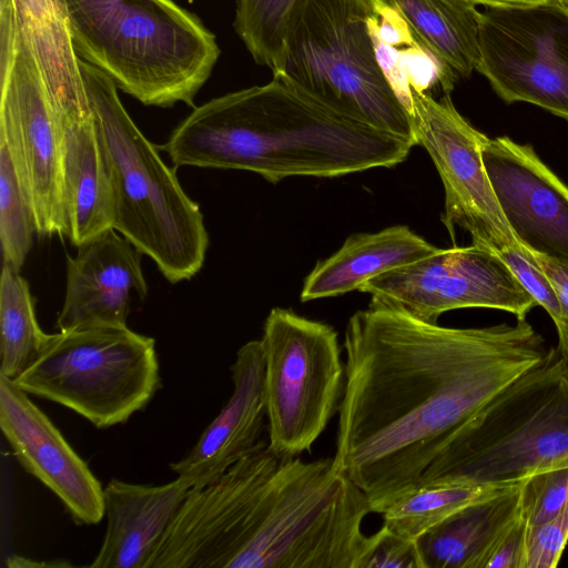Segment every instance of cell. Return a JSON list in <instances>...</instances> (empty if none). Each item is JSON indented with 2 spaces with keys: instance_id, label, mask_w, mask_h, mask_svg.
<instances>
[{
  "instance_id": "obj_1",
  "label": "cell",
  "mask_w": 568,
  "mask_h": 568,
  "mask_svg": "<svg viewBox=\"0 0 568 568\" xmlns=\"http://www.w3.org/2000/svg\"><path fill=\"white\" fill-rule=\"evenodd\" d=\"M343 346L334 460L377 514L550 349L526 318L455 328L372 302L348 320Z\"/></svg>"
},
{
  "instance_id": "obj_2",
  "label": "cell",
  "mask_w": 568,
  "mask_h": 568,
  "mask_svg": "<svg viewBox=\"0 0 568 568\" xmlns=\"http://www.w3.org/2000/svg\"><path fill=\"white\" fill-rule=\"evenodd\" d=\"M369 513L334 457H283L263 440L187 491L149 568H355Z\"/></svg>"
},
{
  "instance_id": "obj_3",
  "label": "cell",
  "mask_w": 568,
  "mask_h": 568,
  "mask_svg": "<svg viewBox=\"0 0 568 568\" xmlns=\"http://www.w3.org/2000/svg\"><path fill=\"white\" fill-rule=\"evenodd\" d=\"M416 143L336 112L277 75L214 98L159 149L174 166L244 170L272 183L335 178L406 160Z\"/></svg>"
},
{
  "instance_id": "obj_4",
  "label": "cell",
  "mask_w": 568,
  "mask_h": 568,
  "mask_svg": "<svg viewBox=\"0 0 568 568\" xmlns=\"http://www.w3.org/2000/svg\"><path fill=\"white\" fill-rule=\"evenodd\" d=\"M112 195V227L149 256L170 283L203 266L209 234L200 206L181 186L175 169L133 122L114 82L80 59Z\"/></svg>"
},
{
  "instance_id": "obj_5",
  "label": "cell",
  "mask_w": 568,
  "mask_h": 568,
  "mask_svg": "<svg viewBox=\"0 0 568 568\" xmlns=\"http://www.w3.org/2000/svg\"><path fill=\"white\" fill-rule=\"evenodd\" d=\"M65 3L79 59L145 105H194L221 53L195 14L173 0Z\"/></svg>"
},
{
  "instance_id": "obj_6",
  "label": "cell",
  "mask_w": 568,
  "mask_h": 568,
  "mask_svg": "<svg viewBox=\"0 0 568 568\" xmlns=\"http://www.w3.org/2000/svg\"><path fill=\"white\" fill-rule=\"evenodd\" d=\"M568 465V359L547 356L496 394L442 450L416 486H508Z\"/></svg>"
},
{
  "instance_id": "obj_7",
  "label": "cell",
  "mask_w": 568,
  "mask_h": 568,
  "mask_svg": "<svg viewBox=\"0 0 568 568\" xmlns=\"http://www.w3.org/2000/svg\"><path fill=\"white\" fill-rule=\"evenodd\" d=\"M372 10V0H296L273 75L336 112L416 143L413 116L378 63Z\"/></svg>"
},
{
  "instance_id": "obj_8",
  "label": "cell",
  "mask_w": 568,
  "mask_h": 568,
  "mask_svg": "<svg viewBox=\"0 0 568 568\" xmlns=\"http://www.w3.org/2000/svg\"><path fill=\"white\" fill-rule=\"evenodd\" d=\"M13 382L108 428L142 410L160 388L155 341L126 325L59 331Z\"/></svg>"
},
{
  "instance_id": "obj_9",
  "label": "cell",
  "mask_w": 568,
  "mask_h": 568,
  "mask_svg": "<svg viewBox=\"0 0 568 568\" xmlns=\"http://www.w3.org/2000/svg\"><path fill=\"white\" fill-rule=\"evenodd\" d=\"M268 447L297 457L338 413L345 362L336 331L328 324L274 307L260 338Z\"/></svg>"
},
{
  "instance_id": "obj_10",
  "label": "cell",
  "mask_w": 568,
  "mask_h": 568,
  "mask_svg": "<svg viewBox=\"0 0 568 568\" xmlns=\"http://www.w3.org/2000/svg\"><path fill=\"white\" fill-rule=\"evenodd\" d=\"M0 143L31 204L37 234H67L59 125L10 0L0 1Z\"/></svg>"
},
{
  "instance_id": "obj_11",
  "label": "cell",
  "mask_w": 568,
  "mask_h": 568,
  "mask_svg": "<svg viewBox=\"0 0 568 568\" xmlns=\"http://www.w3.org/2000/svg\"><path fill=\"white\" fill-rule=\"evenodd\" d=\"M477 70L506 103L537 105L568 122V6L485 7Z\"/></svg>"
},
{
  "instance_id": "obj_12",
  "label": "cell",
  "mask_w": 568,
  "mask_h": 568,
  "mask_svg": "<svg viewBox=\"0 0 568 568\" xmlns=\"http://www.w3.org/2000/svg\"><path fill=\"white\" fill-rule=\"evenodd\" d=\"M358 291L371 294L372 303L428 323H437L445 312L469 307L501 310L521 320L537 306L501 257L475 244L438 248L365 282Z\"/></svg>"
},
{
  "instance_id": "obj_13",
  "label": "cell",
  "mask_w": 568,
  "mask_h": 568,
  "mask_svg": "<svg viewBox=\"0 0 568 568\" xmlns=\"http://www.w3.org/2000/svg\"><path fill=\"white\" fill-rule=\"evenodd\" d=\"M416 144L433 160L445 191L442 222L454 240L455 229L468 232L473 244L498 256L519 245L499 206L483 158L487 135L455 108L450 95L439 100L410 88Z\"/></svg>"
},
{
  "instance_id": "obj_14",
  "label": "cell",
  "mask_w": 568,
  "mask_h": 568,
  "mask_svg": "<svg viewBox=\"0 0 568 568\" xmlns=\"http://www.w3.org/2000/svg\"><path fill=\"white\" fill-rule=\"evenodd\" d=\"M490 184L517 242L568 266V185L529 144L507 135L481 146Z\"/></svg>"
},
{
  "instance_id": "obj_15",
  "label": "cell",
  "mask_w": 568,
  "mask_h": 568,
  "mask_svg": "<svg viewBox=\"0 0 568 568\" xmlns=\"http://www.w3.org/2000/svg\"><path fill=\"white\" fill-rule=\"evenodd\" d=\"M0 427L14 457L48 487L78 524L104 516L103 487L50 418L16 385L0 375Z\"/></svg>"
},
{
  "instance_id": "obj_16",
  "label": "cell",
  "mask_w": 568,
  "mask_h": 568,
  "mask_svg": "<svg viewBox=\"0 0 568 568\" xmlns=\"http://www.w3.org/2000/svg\"><path fill=\"white\" fill-rule=\"evenodd\" d=\"M114 229H108L67 255L64 302L59 331L97 325H126L132 295L143 300L148 285L142 253Z\"/></svg>"
},
{
  "instance_id": "obj_17",
  "label": "cell",
  "mask_w": 568,
  "mask_h": 568,
  "mask_svg": "<svg viewBox=\"0 0 568 568\" xmlns=\"http://www.w3.org/2000/svg\"><path fill=\"white\" fill-rule=\"evenodd\" d=\"M233 393L192 449L171 469L191 488L222 476L264 439L267 426L260 339L242 345L231 366Z\"/></svg>"
},
{
  "instance_id": "obj_18",
  "label": "cell",
  "mask_w": 568,
  "mask_h": 568,
  "mask_svg": "<svg viewBox=\"0 0 568 568\" xmlns=\"http://www.w3.org/2000/svg\"><path fill=\"white\" fill-rule=\"evenodd\" d=\"M190 486L180 477L164 485L111 479L103 488L106 529L91 568H149Z\"/></svg>"
},
{
  "instance_id": "obj_19",
  "label": "cell",
  "mask_w": 568,
  "mask_h": 568,
  "mask_svg": "<svg viewBox=\"0 0 568 568\" xmlns=\"http://www.w3.org/2000/svg\"><path fill=\"white\" fill-rule=\"evenodd\" d=\"M57 122L62 152L65 235L78 247L112 227L111 187L92 113Z\"/></svg>"
},
{
  "instance_id": "obj_20",
  "label": "cell",
  "mask_w": 568,
  "mask_h": 568,
  "mask_svg": "<svg viewBox=\"0 0 568 568\" xmlns=\"http://www.w3.org/2000/svg\"><path fill=\"white\" fill-rule=\"evenodd\" d=\"M40 69L57 120L91 114L70 32L65 0H10Z\"/></svg>"
},
{
  "instance_id": "obj_21",
  "label": "cell",
  "mask_w": 568,
  "mask_h": 568,
  "mask_svg": "<svg viewBox=\"0 0 568 568\" xmlns=\"http://www.w3.org/2000/svg\"><path fill=\"white\" fill-rule=\"evenodd\" d=\"M437 250L406 225L353 234L329 257L317 262L305 277L301 301L334 297L358 290L365 282L423 260Z\"/></svg>"
},
{
  "instance_id": "obj_22",
  "label": "cell",
  "mask_w": 568,
  "mask_h": 568,
  "mask_svg": "<svg viewBox=\"0 0 568 568\" xmlns=\"http://www.w3.org/2000/svg\"><path fill=\"white\" fill-rule=\"evenodd\" d=\"M520 483L457 510L416 541L424 568H484L498 538L519 518Z\"/></svg>"
},
{
  "instance_id": "obj_23",
  "label": "cell",
  "mask_w": 568,
  "mask_h": 568,
  "mask_svg": "<svg viewBox=\"0 0 568 568\" xmlns=\"http://www.w3.org/2000/svg\"><path fill=\"white\" fill-rule=\"evenodd\" d=\"M407 23L415 41L456 81L479 62L480 11L469 0H379Z\"/></svg>"
},
{
  "instance_id": "obj_24",
  "label": "cell",
  "mask_w": 568,
  "mask_h": 568,
  "mask_svg": "<svg viewBox=\"0 0 568 568\" xmlns=\"http://www.w3.org/2000/svg\"><path fill=\"white\" fill-rule=\"evenodd\" d=\"M19 271L2 260L0 375L10 379H16L37 361L52 335L41 329L29 284Z\"/></svg>"
},
{
  "instance_id": "obj_25",
  "label": "cell",
  "mask_w": 568,
  "mask_h": 568,
  "mask_svg": "<svg viewBox=\"0 0 568 568\" xmlns=\"http://www.w3.org/2000/svg\"><path fill=\"white\" fill-rule=\"evenodd\" d=\"M503 487L471 484L415 486L382 511L383 524L402 536L417 539L457 510Z\"/></svg>"
},
{
  "instance_id": "obj_26",
  "label": "cell",
  "mask_w": 568,
  "mask_h": 568,
  "mask_svg": "<svg viewBox=\"0 0 568 568\" xmlns=\"http://www.w3.org/2000/svg\"><path fill=\"white\" fill-rule=\"evenodd\" d=\"M296 0H237L234 28L257 64L280 71L288 13Z\"/></svg>"
},
{
  "instance_id": "obj_27",
  "label": "cell",
  "mask_w": 568,
  "mask_h": 568,
  "mask_svg": "<svg viewBox=\"0 0 568 568\" xmlns=\"http://www.w3.org/2000/svg\"><path fill=\"white\" fill-rule=\"evenodd\" d=\"M37 224L7 148L0 143V240L2 260L19 270L32 246Z\"/></svg>"
},
{
  "instance_id": "obj_28",
  "label": "cell",
  "mask_w": 568,
  "mask_h": 568,
  "mask_svg": "<svg viewBox=\"0 0 568 568\" xmlns=\"http://www.w3.org/2000/svg\"><path fill=\"white\" fill-rule=\"evenodd\" d=\"M568 506V465L531 475L520 483L519 517L527 526L548 521Z\"/></svg>"
},
{
  "instance_id": "obj_29",
  "label": "cell",
  "mask_w": 568,
  "mask_h": 568,
  "mask_svg": "<svg viewBox=\"0 0 568 568\" xmlns=\"http://www.w3.org/2000/svg\"><path fill=\"white\" fill-rule=\"evenodd\" d=\"M355 568H424L416 539L383 526L366 536Z\"/></svg>"
},
{
  "instance_id": "obj_30",
  "label": "cell",
  "mask_w": 568,
  "mask_h": 568,
  "mask_svg": "<svg viewBox=\"0 0 568 568\" xmlns=\"http://www.w3.org/2000/svg\"><path fill=\"white\" fill-rule=\"evenodd\" d=\"M510 271L537 303L557 324L560 316V304L557 292L539 267L532 253L520 244L499 255Z\"/></svg>"
},
{
  "instance_id": "obj_31",
  "label": "cell",
  "mask_w": 568,
  "mask_h": 568,
  "mask_svg": "<svg viewBox=\"0 0 568 568\" xmlns=\"http://www.w3.org/2000/svg\"><path fill=\"white\" fill-rule=\"evenodd\" d=\"M568 542V506L540 525L527 526L526 568H555Z\"/></svg>"
},
{
  "instance_id": "obj_32",
  "label": "cell",
  "mask_w": 568,
  "mask_h": 568,
  "mask_svg": "<svg viewBox=\"0 0 568 568\" xmlns=\"http://www.w3.org/2000/svg\"><path fill=\"white\" fill-rule=\"evenodd\" d=\"M527 525L517 518L498 538L484 568H526Z\"/></svg>"
},
{
  "instance_id": "obj_33",
  "label": "cell",
  "mask_w": 568,
  "mask_h": 568,
  "mask_svg": "<svg viewBox=\"0 0 568 568\" xmlns=\"http://www.w3.org/2000/svg\"><path fill=\"white\" fill-rule=\"evenodd\" d=\"M539 267L554 285L559 304L560 316L555 324L558 336V352L568 359V266L532 253Z\"/></svg>"
},
{
  "instance_id": "obj_34",
  "label": "cell",
  "mask_w": 568,
  "mask_h": 568,
  "mask_svg": "<svg viewBox=\"0 0 568 568\" xmlns=\"http://www.w3.org/2000/svg\"><path fill=\"white\" fill-rule=\"evenodd\" d=\"M476 6L484 7H509V6H525L535 3L554 2L561 0H469Z\"/></svg>"
},
{
  "instance_id": "obj_35",
  "label": "cell",
  "mask_w": 568,
  "mask_h": 568,
  "mask_svg": "<svg viewBox=\"0 0 568 568\" xmlns=\"http://www.w3.org/2000/svg\"><path fill=\"white\" fill-rule=\"evenodd\" d=\"M7 565L9 567H39V566H51V567H63V566H70L72 564L64 562V561H48V562H36L30 559H26L19 556H11L7 558Z\"/></svg>"
},
{
  "instance_id": "obj_36",
  "label": "cell",
  "mask_w": 568,
  "mask_h": 568,
  "mask_svg": "<svg viewBox=\"0 0 568 568\" xmlns=\"http://www.w3.org/2000/svg\"><path fill=\"white\" fill-rule=\"evenodd\" d=\"M561 2L568 6V0H561Z\"/></svg>"
}]
</instances>
